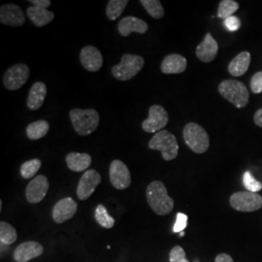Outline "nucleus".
I'll use <instances>...</instances> for the list:
<instances>
[{"instance_id":"39","label":"nucleus","mask_w":262,"mask_h":262,"mask_svg":"<svg viewBox=\"0 0 262 262\" xmlns=\"http://www.w3.org/2000/svg\"><path fill=\"white\" fill-rule=\"evenodd\" d=\"M180 236H181V237L185 236V231H182V232H180Z\"/></svg>"},{"instance_id":"17","label":"nucleus","mask_w":262,"mask_h":262,"mask_svg":"<svg viewBox=\"0 0 262 262\" xmlns=\"http://www.w3.org/2000/svg\"><path fill=\"white\" fill-rule=\"evenodd\" d=\"M219 52V45L211 33H207L203 41L197 46L195 55L197 58L205 63L213 61Z\"/></svg>"},{"instance_id":"32","label":"nucleus","mask_w":262,"mask_h":262,"mask_svg":"<svg viewBox=\"0 0 262 262\" xmlns=\"http://www.w3.org/2000/svg\"><path fill=\"white\" fill-rule=\"evenodd\" d=\"M170 262H189L186 258L185 250L181 246H175L169 253Z\"/></svg>"},{"instance_id":"6","label":"nucleus","mask_w":262,"mask_h":262,"mask_svg":"<svg viewBox=\"0 0 262 262\" xmlns=\"http://www.w3.org/2000/svg\"><path fill=\"white\" fill-rule=\"evenodd\" d=\"M144 64L145 60L142 56L124 54L121 62L113 66L112 74L119 81H128L140 72Z\"/></svg>"},{"instance_id":"3","label":"nucleus","mask_w":262,"mask_h":262,"mask_svg":"<svg viewBox=\"0 0 262 262\" xmlns=\"http://www.w3.org/2000/svg\"><path fill=\"white\" fill-rule=\"evenodd\" d=\"M220 94L237 108L246 107L250 100V94L246 85L236 80H225L219 85Z\"/></svg>"},{"instance_id":"36","label":"nucleus","mask_w":262,"mask_h":262,"mask_svg":"<svg viewBox=\"0 0 262 262\" xmlns=\"http://www.w3.org/2000/svg\"><path fill=\"white\" fill-rule=\"evenodd\" d=\"M28 2L33 4V6H35V7L44 8V9H47L48 7L51 6L50 0H29Z\"/></svg>"},{"instance_id":"5","label":"nucleus","mask_w":262,"mask_h":262,"mask_svg":"<svg viewBox=\"0 0 262 262\" xmlns=\"http://www.w3.org/2000/svg\"><path fill=\"white\" fill-rule=\"evenodd\" d=\"M184 140L195 154H204L210 147V138L206 130L195 122H189L184 127Z\"/></svg>"},{"instance_id":"7","label":"nucleus","mask_w":262,"mask_h":262,"mask_svg":"<svg viewBox=\"0 0 262 262\" xmlns=\"http://www.w3.org/2000/svg\"><path fill=\"white\" fill-rule=\"evenodd\" d=\"M231 207L239 212H255L262 207V196L251 191L235 192L229 199Z\"/></svg>"},{"instance_id":"16","label":"nucleus","mask_w":262,"mask_h":262,"mask_svg":"<svg viewBox=\"0 0 262 262\" xmlns=\"http://www.w3.org/2000/svg\"><path fill=\"white\" fill-rule=\"evenodd\" d=\"M43 246L35 241H28L19 245L14 251V259L17 262H28L42 255Z\"/></svg>"},{"instance_id":"29","label":"nucleus","mask_w":262,"mask_h":262,"mask_svg":"<svg viewBox=\"0 0 262 262\" xmlns=\"http://www.w3.org/2000/svg\"><path fill=\"white\" fill-rule=\"evenodd\" d=\"M42 166V161L39 159H30L21 164L19 172L24 179H30L36 175Z\"/></svg>"},{"instance_id":"21","label":"nucleus","mask_w":262,"mask_h":262,"mask_svg":"<svg viewBox=\"0 0 262 262\" xmlns=\"http://www.w3.org/2000/svg\"><path fill=\"white\" fill-rule=\"evenodd\" d=\"M67 167L74 172L86 171L92 164V157L85 152H70L66 156Z\"/></svg>"},{"instance_id":"20","label":"nucleus","mask_w":262,"mask_h":262,"mask_svg":"<svg viewBox=\"0 0 262 262\" xmlns=\"http://www.w3.org/2000/svg\"><path fill=\"white\" fill-rule=\"evenodd\" d=\"M47 95V85L43 82H35L32 84L29 94H28V109L32 111H37L45 101Z\"/></svg>"},{"instance_id":"12","label":"nucleus","mask_w":262,"mask_h":262,"mask_svg":"<svg viewBox=\"0 0 262 262\" xmlns=\"http://www.w3.org/2000/svg\"><path fill=\"white\" fill-rule=\"evenodd\" d=\"M50 188L49 180L44 175H39L33 179L27 187L26 196L28 202L31 204H36L41 202L47 194Z\"/></svg>"},{"instance_id":"13","label":"nucleus","mask_w":262,"mask_h":262,"mask_svg":"<svg viewBox=\"0 0 262 262\" xmlns=\"http://www.w3.org/2000/svg\"><path fill=\"white\" fill-rule=\"evenodd\" d=\"M0 21L4 26L18 28L25 25L26 15L16 4H4L0 7Z\"/></svg>"},{"instance_id":"14","label":"nucleus","mask_w":262,"mask_h":262,"mask_svg":"<svg viewBox=\"0 0 262 262\" xmlns=\"http://www.w3.org/2000/svg\"><path fill=\"white\" fill-rule=\"evenodd\" d=\"M78 204L71 197H66L57 201L53 208L52 216L56 224H63L75 215Z\"/></svg>"},{"instance_id":"24","label":"nucleus","mask_w":262,"mask_h":262,"mask_svg":"<svg viewBox=\"0 0 262 262\" xmlns=\"http://www.w3.org/2000/svg\"><path fill=\"white\" fill-rule=\"evenodd\" d=\"M50 129L49 122L41 120L29 123L27 127V135L30 140H38L45 137Z\"/></svg>"},{"instance_id":"22","label":"nucleus","mask_w":262,"mask_h":262,"mask_svg":"<svg viewBox=\"0 0 262 262\" xmlns=\"http://www.w3.org/2000/svg\"><path fill=\"white\" fill-rule=\"evenodd\" d=\"M27 15L36 28H43L55 19V14L53 12L35 6L28 7Z\"/></svg>"},{"instance_id":"26","label":"nucleus","mask_w":262,"mask_h":262,"mask_svg":"<svg viewBox=\"0 0 262 262\" xmlns=\"http://www.w3.org/2000/svg\"><path fill=\"white\" fill-rule=\"evenodd\" d=\"M18 239V234L14 226L8 223L1 222L0 223V242L2 245L10 246L15 243Z\"/></svg>"},{"instance_id":"10","label":"nucleus","mask_w":262,"mask_h":262,"mask_svg":"<svg viewBox=\"0 0 262 262\" xmlns=\"http://www.w3.org/2000/svg\"><path fill=\"white\" fill-rule=\"evenodd\" d=\"M100 183L101 176L96 170H86L78 183L77 196L80 200L89 199Z\"/></svg>"},{"instance_id":"30","label":"nucleus","mask_w":262,"mask_h":262,"mask_svg":"<svg viewBox=\"0 0 262 262\" xmlns=\"http://www.w3.org/2000/svg\"><path fill=\"white\" fill-rule=\"evenodd\" d=\"M239 9L238 2L233 0H222L219 4L217 17L221 19H226L233 16L235 12Z\"/></svg>"},{"instance_id":"40","label":"nucleus","mask_w":262,"mask_h":262,"mask_svg":"<svg viewBox=\"0 0 262 262\" xmlns=\"http://www.w3.org/2000/svg\"><path fill=\"white\" fill-rule=\"evenodd\" d=\"M1 210H2V200L0 201V211H1Z\"/></svg>"},{"instance_id":"2","label":"nucleus","mask_w":262,"mask_h":262,"mask_svg":"<svg viewBox=\"0 0 262 262\" xmlns=\"http://www.w3.org/2000/svg\"><path fill=\"white\" fill-rule=\"evenodd\" d=\"M69 115L73 128L80 136H88L98 127L100 118L94 109H73Z\"/></svg>"},{"instance_id":"28","label":"nucleus","mask_w":262,"mask_h":262,"mask_svg":"<svg viewBox=\"0 0 262 262\" xmlns=\"http://www.w3.org/2000/svg\"><path fill=\"white\" fill-rule=\"evenodd\" d=\"M140 3L151 18L159 19L164 17V8L159 0H140Z\"/></svg>"},{"instance_id":"19","label":"nucleus","mask_w":262,"mask_h":262,"mask_svg":"<svg viewBox=\"0 0 262 262\" xmlns=\"http://www.w3.org/2000/svg\"><path fill=\"white\" fill-rule=\"evenodd\" d=\"M187 58L178 54H172L165 56L161 62V72L164 74H181L186 71Z\"/></svg>"},{"instance_id":"11","label":"nucleus","mask_w":262,"mask_h":262,"mask_svg":"<svg viewBox=\"0 0 262 262\" xmlns=\"http://www.w3.org/2000/svg\"><path fill=\"white\" fill-rule=\"evenodd\" d=\"M109 176L113 187L119 190L125 189L130 186V172L128 167L119 159H115L111 162Z\"/></svg>"},{"instance_id":"18","label":"nucleus","mask_w":262,"mask_h":262,"mask_svg":"<svg viewBox=\"0 0 262 262\" xmlns=\"http://www.w3.org/2000/svg\"><path fill=\"white\" fill-rule=\"evenodd\" d=\"M118 29L120 34L123 37H127L132 32L144 34L148 31L149 26L143 19L136 17H124L118 24Z\"/></svg>"},{"instance_id":"9","label":"nucleus","mask_w":262,"mask_h":262,"mask_svg":"<svg viewBox=\"0 0 262 262\" xmlns=\"http://www.w3.org/2000/svg\"><path fill=\"white\" fill-rule=\"evenodd\" d=\"M29 74L30 71L27 64L19 63L11 66L4 73L3 84L9 91H17L28 82Z\"/></svg>"},{"instance_id":"37","label":"nucleus","mask_w":262,"mask_h":262,"mask_svg":"<svg viewBox=\"0 0 262 262\" xmlns=\"http://www.w3.org/2000/svg\"><path fill=\"white\" fill-rule=\"evenodd\" d=\"M215 262H234V260L229 254L223 253L216 255Z\"/></svg>"},{"instance_id":"25","label":"nucleus","mask_w":262,"mask_h":262,"mask_svg":"<svg viewBox=\"0 0 262 262\" xmlns=\"http://www.w3.org/2000/svg\"><path fill=\"white\" fill-rule=\"evenodd\" d=\"M128 4V0H110L106 7V15L110 20H116Z\"/></svg>"},{"instance_id":"23","label":"nucleus","mask_w":262,"mask_h":262,"mask_svg":"<svg viewBox=\"0 0 262 262\" xmlns=\"http://www.w3.org/2000/svg\"><path fill=\"white\" fill-rule=\"evenodd\" d=\"M251 64V54L249 52H242L230 61L228 66V72L230 75L240 77L244 75Z\"/></svg>"},{"instance_id":"15","label":"nucleus","mask_w":262,"mask_h":262,"mask_svg":"<svg viewBox=\"0 0 262 262\" xmlns=\"http://www.w3.org/2000/svg\"><path fill=\"white\" fill-rule=\"evenodd\" d=\"M80 61L85 70L97 72L103 66V56L97 48L85 46L80 53Z\"/></svg>"},{"instance_id":"38","label":"nucleus","mask_w":262,"mask_h":262,"mask_svg":"<svg viewBox=\"0 0 262 262\" xmlns=\"http://www.w3.org/2000/svg\"><path fill=\"white\" fill-rule=\"evenodd\" d=\"M253 121H254V123H255L257 126L262 127V108L255 112L254 117H253Z\"/></svg>"},{"instance_id":"27","label":"nucleus","mask_w":262,"mask_h":262,"mask_svg":"<svg viewBox=\"0 0 262 262\" xmlns=\"http://www.w3.org/2000/svg\"><path fill=\"white\" fill-rule=\"evenodd\" d=\"M95 221L104 228L110 229L115 225V219L108 213L107 209L102 204H99L95 209Z\"/></svg>"},{"instance_id":"31","label":"nucleus","mask_w":262,"mask_h":262,"mask_svg":"<svg viewBox=\"0 0 262 262\" xmlns=\"http://www.w3.org/2000/svg\"><path fill=\"white\" fill-rule=\"evenodd\" d=\"M243 183L244 186L248 189V191L257 193V191L262 189L261 182L254 178L250 171H246L244 173Z\"/></svg>"},{"instance_id":"4","label":"nucleus","mask_w":262,"mask_h":262,"mask_svg":"<svg viewBox=\"0 0 262 262\" xmlns=\"http://www.w3.org/2000/svg\"><path fill=\"white\" fill-rule=\"evenodd\" d=\"M149 148L150 150H159L166 161H171L178 157V142L175 135L168 130L163 129L156 133L149 142Z\"/></svg>"},{"instance_id":"1","label":"nucleus","mask_w":262,"mask_h":262,"mask_svg":"<svg viewBox=\"0 0 262 262\" xmlns=\"http://www.w3.org/2000/svg\"><path fill=\"white\" fill-rule=\"evenodd\" d=\"M146 197L150 209L159 215H166L173 211L174 200L169 196L167 188L161 181H154L147 187Z\"/></svg>"},{"instance_id":"33","label":"nucleus","mask_w":262,"mask_h":262,"mask_svg":"<svg viewBox=\"0 0 262 262\" xmlns=\"http://www.w3.org/2000/svg\"><path fill=\"white\" fill-rule=\"evenodd\" d=\"M251 90L253 94L262 93V71L256 72L251 79Z\"/></svg>"},{"instance_id":"8","label":"nucleus","mask_w":262,"mask_h":262,"mask_svg":"<svg viewBox=\"0 0 262 262\" xmlns=\"http://www.w3.org/2000/svg\"><path fill=\"white\" fill-rule=\"evenodd\" d=\"M169 122L167 111L160 105H151L149 108V117L142 122L143 130L148 133H158L163 130Z\"/></svg>"},{"instance_id":"34","label":"nucleus","mask_w":262,"mask_h":262,"mask_svg":"<svg viewBox=\"0 0 262 262\" xmlns=\"http://www.w3.org/2000/svg\"><path fill=\"white\" fill-rule=\"evenodd\" d=\"M187 215L183 213H178L177 217H176V223L173 227V231L175 233H180L185 230V228L187 226Z\"/></svg>"},{"instance_id":"35","label":"nucleus","mask_w":262,"mask_h":262,"mask_svg":"<svg viewBox=\"0 0 262 262\" xmlns=\"http://www.w3.org/2000/svg\"><path fill=\"white\" fill-rule=\"evenodd\" d=\"M225 26L229 31H237L241 27V20L235 16H231L230 18L225 19Z\"/></svg>"}]
</instances>
